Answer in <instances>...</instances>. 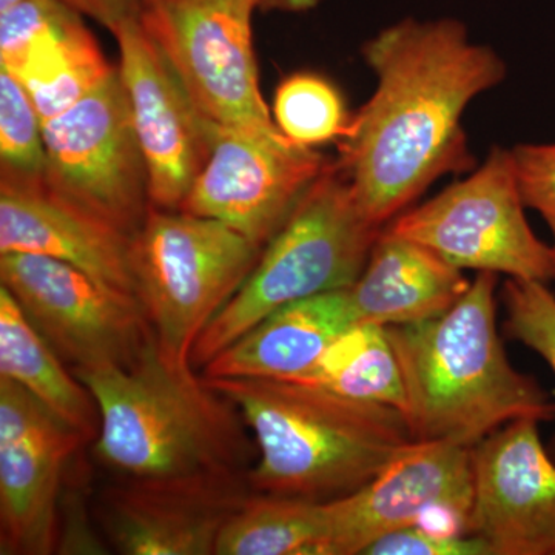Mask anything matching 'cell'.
Wrapping results in <instances>:
<instances>
[{"label": "cell", "mask_w": 555, "mask_h": 555, "mask_svg": "<svg viewBox=\"0 0 555 555\" xmlns=\"http://www.w3.org/2000/svg\"><path fill=\"white\" fill-rule=\"evenodd\" d=\"M377 76L335 160L358 206L383 228L444 175L474 169L463 115L505 79L502 57L454 20H406L363 47Z\"/></svg>", "instance_id": "1"}, {"label": "cell", "mask_w": 555, "mask_h": 555, "mask_svg": "<svg viewBox=\"0 0 555 555\" xmlns=\"http://www.w3.org/2000/svg\"><path fill=\"white\" fill-rule=\"evenodd\" d=\"M495 273L478 272L443 315L389 326L414 441L474 448L517 420L551 422L555 403L507 360L496 331Z\"/></svg>", "instance_id": "2"}, {"label": "cell", "mask_w": 555, "mask_h": 555, "mask_svg": "<svg viewBox=\"0 0 555 555\" xmlns=\"http://www.w3.org/2000/svg\"><path fill=\"white\" fill-rule=\"evenodd\" d=\"M206 382L238 408L257 441V465L247 473L254 494L339 499L414 441L403 414L386 404L288 379Z\"/></svg>", "instance_id": "3"}, {"label": "cell", "mask_w": 555, "mask_h": 555, "mask_svg": "<svg viewBox=\"0 0 555 555\" xmlns=\"http://www.w3.org/2000/svg\"><path fill=\"white\" fill-rule=\"evenodd\" d=\"M100 409L94 456L131 480L247 470L248 443L238 408L171 366L156 339L131 366L73 371Z\"/></svg>", "instance_id": "4"}, {"label": "cell", "mask_w": 555, "mask_h": 555, "mask_svg": "<svg viewBox=\"0 0 555 555\" xmlns=\"http://www.w3.org/2000/svg\"><path fill=\"white\" fill-rule=\"evenodd\" d=\"M382 232L358 206L338 164L328 163L243 286L201 335L193 347V369L201 371L283 306L352 287Z\"/></svg>", "instance_id": "5"}, {"label": "cell", "mask_w": 555, "mask_h": 555, "mask_svg": "<svg viewBox=\"0 0 555 555\" xmlns=\"http://www.w3.org/2000/svg\"><path fill=\"white\" fill-rule=\"evenodd\" d=\"M262 250L217 219L150 208L133 236L131 266L137 297L167 363L193 369V347Z\"/></svg>", "instance_id": "6"}, {"label": "cell", "mask_w": 555, "mask_h": 555, "mask_svg": "<svg viewBox=\"0 0 555 555\" xmlns=\"http://www.w3.org/2000/svg\"><path fill=\"white\" fill-rule=\"evenodd\" d=\"M525 207L513 152L495 147L470 177L401 214L386 230L462 270L550 283L554 248L537 238Z\"/></svg>", "instance_id": "7"}, {"label": "cell", "mask_w": 555, "mask_h": 555, "mask_svg": "<svg viewBox=\"0 0 555 555\" xmlns=\"http://www.w3.org/2000/svg\"><path fill=\"white\" fill-rule=\"evenodd\" d=\"M258 9H272V0H141L139 24L211 126L276 130L255 61Z\"/></svg>", "instance_id": "8"}, {"label": "cell", "mask_w": 555, "mask_h": 555, "mask_svg": "<svg viewBox=\"0 0 555 555\" xmlns=\"http://www.w3.org/2000/svg\"><path fill=\"white\" fill-rule=\"evenodd\" d=\"M42 131L49 189L137 235L152 208L150 178L118 67Z\"/></svg>", "instance_id": "9"}, {"label": "cell", "mask_w": 555, "mask_h": 555, "mask_svg": "<svg viewBox=\"0 0 555 555\" xmlns=\"http://www.w3.org/2000/svg\"><path fill=\"white\" fill-rule=\"evenodd\" d=\"M0 283L72 371L131 366L155 339L137 295L67 262L0 255Z\"/></svg>", "instance_id": "10"}, {"label": "cell", "mask_w": 555, "mask_h": 555, "mask_svg": "<svg viewBox=\"0 0 555 555\" xmlns=\"http://www.w3.org/2000/svg\"><path fill=\"white\" fill-rule=\"evenodd\" d=\"M328 163L278 129L211 126L207 163L179 210L224 222L264 248Z\"/></svg>", "instance_id": "11"}, {"label": "cell", "mask_w": 555, "mask_h": 555, "mask_svg": "<svg viewBox=\"0 0 555 555\" xmlns=\"http://www.w3.org/2000/svg\"><path fill=\"white\" fill-rule=\"evenodd\" d=\"M87 438L0 378V553L60 550V495L69 460Z\"/></svg>", "instance_id": "12"}, {"label": "cell", "mask_w": 555, "mask_h": 555, "mask_svg": "<svg viewBox=\"0 0 555 555\" xmlns=\"http://www.w3.org/2000/svg\"><path fill=\"white\" fill-rule=\"evenodd\" d=\"M118 72L147 163L152 206L179 210L210 153L211 124L199 115L181 79L137 20L112 31Z\"/></svg>", "instance_id": "13"}, {"label": "cell", "mask_w": 555, "mask_h": 555, "mask_svg": "<svg viewBox=\"0 0 555 555\" xmlns=\"http://www.w3.org/2000/svg\"><path fill=\"white\" fill-rule=\"evenodd\" d=\"M247 473L122 478L102 494V526L120 554L217 555L222 529L254 494Z\"/></svg>", "instance_id": "14"}, {"label": "cell", "mask_w": 555, "mask_h": 555, "mask_svg": "<svg viewBox=\"0 0 555 555\" xmlns=\"http://www.w3.org/2000/svg\"><path fill=\"white\" fill-rule=\"evenodd\" d=\"M470 449L412 441L363 488L328 500L327 532L318 555L364 554L372 543L414 526L434 507L473 509Z\"/></svg>", "instance_id": "15"}, {"label": "cell", "mask_w": 555, "mask_h": 555, "mask_svg": "<svg viewBox=\"0 0 555 555\" xmlns=\"http://www.w3.org/2000/svg\"><path fill=\"white\" fill-rule=\"evenodd\" d=\"M539 425L507 423L470 449L469 534L491 555H555V460Z\"/></svg>", "instance_id": "16"}, {"label": "cell", "mask_w": 555, "mask_h": 555, "mask_svg": "<svg viewBox=\"0 0 555 555\" xmlns=\"http://www.w3.org/2000/svg\"><path fill=\"white\" fill-rule=\"evenodd\" d=\"M133 236L68 203L43 179H0V255H42L137 295Z\"/></svg>", "instance_id": "17"}, {"label": "cell", "mask_w": 555, "mask_h": 555, "mask_svg": "<svg viewBox=\"0 0 555 555\" xmlns=\"http://www.w3.org/2000/svg\"><path fill=\"white\" fill-rule=\"evenodd\" d=\"M357 323L349 288L291 302L270 313L201 369V377L295 379Z\"/></svg>", "instance_id": "18"}, {"label": "cell", "mask_w": 555, "mask_h": 555, "mask_svg": "<svg viewBox=\"0 0 555 555\" xmlns=\"http://www.w3.org/2000/svg\"><path fill=\"white\" fill-rule=\"evenodd\" d=\"M469 286L462 269L385 229L349 292L357 323L389 327L443 315Z\"/></svg>", "instance_id": "19"}, {"label": "cell", "mask_w": 555, "mask_h": 555, "mask_svg": "<svg viewBox=\"0 0 555 555\" xmlns=\"http://www.w3.org/2000/svg\"><path fill=\"white\" fill-rule=\"evenodd\" d=\"M83 17L54 0L20 56L0 67L25 87L42 122L73 107L115 68Z\"/></svg>", "instance_id": "20"}, {"label": "cell", "mask_w": 555, "mask_h": 555, "mask_svg": "<svg viewBox=\"0 0 555 555\" xmlns=\"http://www.w3.org/2000/svg\"><path fill=\"white\" fill-rule=\"evenodd\" d=\"M56 350L33 326L9 288L0 286V378L24 387L87 441L96 440V400Z\"/></svg>", "instance_id": "21"}, {"label": "cell", "mask_w": 555, "mask_h": 555, "mask_svg": "<svg viewBox=\"0 0 555 555\" xmlns=\"http://www.w3.org/2000/svg\"><path fill=\"white\" fill-rule=\"evenodd\" d=\"M308 383L353 400L406 408L403 377L386 326L356 323L335 338L306 374Z\"/></svg>", "instance_id": "22"}, {"label": "cell", "mask_w": 555, "mask_h": 555, "mask_svg": "<svg viewBox=\"0 0 555 555\" xmlns=\"http://www.w3.org/2000/svg\"><path fill=\"white\" fill-rule=\"evenodd\" d=\"M326 502L251 494L219 535L217 555H318Z\"/></svg>", "instance_id": "23"}, {"label": "cell", "mask_w": 555, "mask_h": 555, "mask_svg": "<svg viewBox=\"0 0 555 555\" xmlns=\"http://www.w3.org/2000/svg\"><path fill=\"white\" fill-rule=\"evenodd\" d=\"M272 118L284 138L310 149L339 141L352 120L341 93L312 73H297L278 86Z\"/></svg>", "instance_id": "24"}, {"label": "cell", "mask_w": 555, "mask_h": 555, "mask_svg": "<svg viewBox=\"0 0 555 555\" xmlns=\"http://www.w3.org/2000/svg\"><path fill=\"white\" fill-rule=\"evenodd\" d=\"M0 160L2 177L35 181L46 177L42 119L30 94L0 68Z\"/></svg>", "instance_id": "25"}, {"label": "cell", "mask_w": 555, "mask_h": 555, "mask_svg": "<svg viewBox=\"0 0 555 555\" xmlns=\"http://www.w3.org/2000/svg\"><path fill=\"white\" fill-rule=\"evenodd\" d=\"M506 334L539 353L555 375V295L542 281L509 280L503 288Z\"/></svg>", "instance_id": "26"}, {"label": "cell", "mask_w": 555, "mask_h": 555, "mask_svg": "<svg viewBox=\"0 0 555 555\" xmlns=\"http://www.w3.org/2000/svg\"><path fill=\"white\" fill-rule=\"evenodd\" d=\"M511 152L525 206L545 219L555 254V144H521Z\"/></svg>", "instance_id": "27"}, {"label": "cell", "mask_w": 555, "mask_h": 555, "mask_svg": "<svg viewBox=\"0 0 555 555\" xmlns=\"http://www.w3.org/2000/svg\"><path fill=\"white\" fill-rule=\"evenodd\" d=\"M367 555H491L474 535H440L420 526H409L372 543Z\"/></svg>", "instance_id": "28"}, {"label": "cell", "mask_w": 555, "mask_h": 555, "mask_svg": "<svg viewBox=\"0 0 555 555\" xmlns=\"http://www.w3.org/2000/svg\"><path fill=\"white\" fill-rule=\"evenodd\" d=\"M82 16L90 17L109 33L122 22L137 20L141 0H64Z\"/></svg>", "instance_id": "29"}, {"label": "cell", "mask_w": 555, "mask_h": 555, "mask_svg": "<svg viewBox=\"0 0 555 555\" xmlns=\"http://www.w3.org/2000/svg\"><path fill=\"white\" fill-rule=\"evenodd\" d=\"M318 0H272V9L299 11L310 9Z\"/></svg>", "instance_id": "30"}, {"label": "cell", "mask_w": 555, "mask_h": 555, "mask_svg": "<svg viewBox=\"0 0 555 555\" xmlns=\"http://www.w3.org/2000/svg\"><path fill=\"white\" fill-rule=\"evenodd\" d=\"M24 2V0H0V13L16 7L17 3Z\"/></svg>", "instance_id": "31"}]
</instances>
